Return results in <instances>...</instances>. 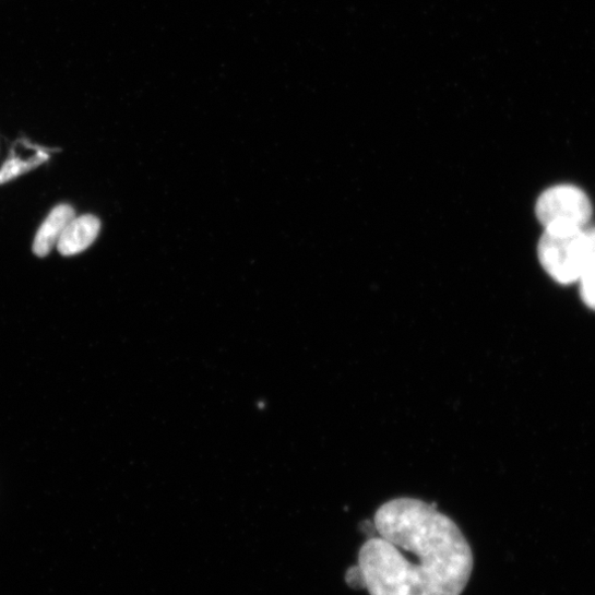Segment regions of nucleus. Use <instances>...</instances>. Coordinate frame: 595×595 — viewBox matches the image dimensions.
<instances>
[{"instance_id":"1","label":"nucleus","mask_w":595,"mask_h":595,"mask_svg":"<svg viewBox=\"0 0 595 595\" xmlns=\"http://www.w3.org/2000/svg\"><path fill=\"white\" fill-rule=\"evenodd\" d=\"M357 564L345 574L354 590L370 595H461L468 584L473 551L459 526L435 505L412 498L383 504Z\"/></svg>"},{"instance_id":"2","label":"nucleus","mask_w":595,"mask_h":595,"mask_svg":"<svg viewBox=\"0 0 595 595\" xmlns=\"http://www.w3.org/2000/svg\"><path fill=\"white\" fill-rule=\"evenodd\" d=\"M585 228L552 226L546 227L542 235L538 245L539 262L559 284L570 285L580 279L588 261Z\"/></svg>"},{"instance_id":"3","label":"nucleus","mask_w":595,"mask_h":595,"mask_svg":"<svg viewBox=\"0 0 595 595\" xmlns=\"http://www.w3.org/2000/svg\"><path fill=\"white\" fill-rule=\"evenodd\" d=\"M536 214L544 227L585 228L592 216V204L578 187L561 185L549 188L538 199Z\"/></svg>"},{"instance_id":"4","label":"nucleus","mask_w":595,"mask_h":595,"mask_svg":"<svg viewBox=\"0 0 595 595\" xmlns=\"http://www.w3.org/2000/svg\"><path fill=\"white\" fill-rule=\"evenodd\" d=\"M100 230V221L92 215L75 216L66 227L57 249L63 257H74L86 251Z\"/></svg>"},{"instance_id":"5","label":"nucleus","mask_w":595,"mask_h":595,"mask_svg":"<svg viewBox=\"0 0 595 595\" xmlns=\"http://www.w3.org/2000/svg\"><path fill=\"white\" fill-rule=\"evenodd\" d=\"M75 216V211L71 205H57L46 217L36 234L33 246L34 253L38 258H46L53 249H57L66 227Z\"/></svg>"},{"instance_id":"6","label":"nucleus","mask_w":595,"mask_h":595,"mask_svg":"<svg viewBox=\"0 0 595 595\" xmlns=\"http://www.w3.org/2000/svg\"><path fill=\"white\" fill-rule=\"evenodd\" d=\"M578 283L583 302L595 310V254L590 255Z\"/></svg>"},{"instance_id":"7","label":"nucleus","mask_w":595,"mask_h":595,"mask_svg":"<svg viewBox=\"0 0 595 595\" xmlns=\"http://www.w3.org/2000/svg\"><path fill=\"white\" fill-rule=\"evenodd\" d=\"M46 157H43V158H38L36 160H33V162H23L19 158L16 159H13V160H9L2 171H0V183H3V182H7L20 175H22L23 172L27 171L29 168L34 167L35 165L37 166L38 162H43Z\"/></svg>"}]
</instances>
